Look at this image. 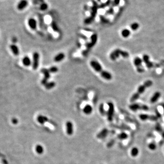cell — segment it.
Segmentation results:
<instances>
[{
	"label": "cell",
	"instance_id": "obj_46",
	"mask_svg": "<svg viewBox=\"0 0 164 164\" xmlns=\"http://www.w3.org/2000/svg\"><path fill=\"white\" fill-rule=\"evenodd\" d=\"M162 107H163V110H164V104H162Z\"/></svg>",
	"mask_w": 164,
	"mask_h": 164
},
{
	"label": "cell",
	"instance_id": "obj_9",
	"mask_svg": "<svg viewBox=\"0 0 164 164\" xmlns=\"http://www.w3.org/2000/svg\"><path fill=\"white\" fill-rule=\"evenodd\" d=\"M143 61L145 63L146 66L148 69H151L155 67H157V65H155V63H152L150 60V57L147 54H144L142 58Z\"/></svg>",
	"mask_w": 164,
	"mask_h": 164
},
{
	"label": "cell",
	"instance_id": "obj_3",
	"mask_svg": "<svg viewBox=\"0 0 164 164\" xmlns=\"http://www.w3.org/2000/svg\"><path fill=\"white\" fill-rule=\"evenodd\" d=\"M108 108L107 112L108 120L109 122H112L114 119V104L112 102L108 103Z\"/></svg>",
	"mask_w": 164,
	"mask_h": 164
},
{
	"label": "cell",
	"instance_id": "obj_35",
	"mask_svg": "<svg viewBox=\"0 0 164 164\" xmlns=\"http://www.w3.org/2000/svg\"><path fill=\"white\" fill-rule=\"evenodd\" d=\"M48 7V5L45 3V2H43V3H42L41 4H40V9L41 10V11H46V10L47 9Z\"/></svg>",
	"mask_w": 164,
	"mask_h": 164
},
{
	"label": "cell",
	"instance_id": "obj_40",
	"mask_svg": "<svg viewBox=\"0 0 164 164\" xmlns=\"http://www.w3.org/2000/svg\"><path fill=\"white\" fill-rule=\"evenodd\" d=\"M115 140L114 139H111L110 141H109V142H108V143L107 144L108 148H111L112 147L113 145H114V143H115Z\"/></svg>",
	"mask_w": 164,
	"mask_h": 164
},
{
	"label": "cell",
	"instance_id": "obj_13",
	"mask_svg": "<svg viewBox=\"0 0 164 164\" xmlns=\"http://www.w3.org/2000/svg\"><path fill=\"white\" fill-rule=\"evenodd\" d=\"M98 40V36L96 34H94L91 36V41L86 44V47L88 49L93 47L96 43Z\"/></svg>",
	"mask_w": 164,
	"mask_h": 164
},
{
	"label": "cell",
	"instance_id": "obj_47",
	"mask_svg": "<svg viewBox=\"0 0 164 164\" xmlns=\"http://www.w3.org/2000/svg\"><path fill=\"white\" fill-rule=\"evenodd\" d=\"M98 1H101V0H97Z\"/></svg>",
	"mask_w": 164,
	"mask_h": 164
},
{
	"label": "cell",
	"instance_id": "obj_5",
	"mask_svg": "<svg viewBox=\"0 0 164 164\" xmlns=\"http://www.w3.org/2000/svg\"><path fill=\"white\" fill-rule=\"evenodd\" d=\"M92 2L93 6L90 8V16H89V17L94 20L97 16L98 10L99 9V5L95 0H93Z\"/></svg>",
	"mask_w": 164,
	"mask_h": 164
},
{
	"label": "cell",
	"instance_id": "obj_17",
	"mask_svg": "<svg viewBox=\"0 0 164 164\" xmlns=\"http://www.w3.org/2000/svg\"><path fill=\"white\" fill-rule=\"evenodd\" d=\"M28 24L30 28L33 30H36L37 27V22L33 18L29 19L28 20Z\"/></svg>",
	"mask_w": 164,
	"mask_h": 164
},
{
	"label": "cell",
	"instance_id": "obj_8",
	"mask_svg": "<svg viewBox=\"0 0 164 164\" xmlns=\"http://www.w3.org/2000/svg\"><path fill=\"white\" fill-rule=\"evenodd\" d=\"M90 65L91 67L94 69L95 71L97 72L101 73L103 70V68L100 63L96 60H93L90 62Z\"/></svg>",
	"mask_w": 164,
	"mask_h": 164
},
{
	"label": "cell",
	"instance_id": "obj_25",
	"mask_svg": "<svg viewBox=\"0 0 164 164\" xmlns=\"http://www.w3.org/2000/svg\"><path fill=\"white\" fill-rule=\"evenodd\" d=\"M131 34L130 31L128 29H124L121 32V35L124 38H128Z\"/></svg>",
	"mask_w": 164,
	"mask_h": 164
},
{
	"label": "cell",
	"instance_id": "obj_15",
	"mask_svg": "<svg viewBox=\"0 0 164 164\" xmlns=\"http://www.w3.org/2000/svg\"><path fill=\"white\" fill-rule=\"evenodd\" d=\"M37 120L38 123L41 125H44L46 123L49 122L51 123V121L47 117L43 115H39L37 117Z\"/></svg>",
	"mask_w": 164,
	"mask_h": 164
},
{
	"label": "cell",
	"instance_id": "obj_2",
	"mask_svg": "<svg viewBox=\"0 0 164 164\" xmlns=\"http://www.w3.org/2000/svg\"><path fill=\"white\" fill-rule=\"evenodd\" d=\"M143 62L142 59L139 57H136L134 59V64L136 67L137 71L139 73H143L145 72V69L142 65Z\"/></svg>",
	"mask_w": 164,
	"mask_h": 164
},
{
	"label": "cell",
	"instance_id": "obj_4",
	"mask_svg": "<svg viewBox=\"0 0 164 164\" xmlns=\"http://www.w3.org/2000/svg\"><path fill=\"white\" fill-rule=\"evenodd\" d=\"M129 108L133 111H137L139 110L147 111L149 109V107L147 105L144 104H140L137 103H133L129 105Z\"/></svg>",
	"mask_w": 164,
	"mask_h": 164
},
{
	"label": "cell",
	"instance_id": "obj_38",
	"mask_svg": "<svg viewBox=\"0 0 164 164\" xmlns=\"http://www.w3.org/2000/svg\"><path fill=\"white\" fill-rule=\"evenodd\" d=\"M94 20L93 19L89 17L86 18V19H85L84 21V22L85 24H91V23H92L93 22Z\"/></svg>",
	"mask_w": 164,
	"mask_h": 164
},
{
	"label": "cell",
	"instance_id": "obj_24",
	"mask_svg": "<svg viewBox=\"0 0 164 164\" xmlns=\"http://www.w3.org/2000/svg\"><path fill=\"white\" fill-rule=\"evenodd\" d=\"M35 149L36 152L39 155H42L44 152V148L41 145L38 144L36 145Z\"/></svg>",
	"mask_w": 164,
	"mask_h": 164
},
{
	"label": "cell",
	"instance_id": "obj_33",
	"mask_svg": "<svg viewBox=\"0 0 164 164\" xmlns=\"http://www.w3.org/2000/svg\"><path fill=\"white\" fill-rule=\"evenodd\" d=\"M139 27V25L137 22H134L130 25V28L133 31H136Z\"/></svg>",
	"mask_w": 164,
	"mask_h": 164
},
{
	"label": "cell",
	"instance_id": "obj_18",
	"mask_svg": "<svg viewBox=\"0 0 164 164\" xmlns=\"http://www.w3.org/2000/svg\"><path fill=\"white\" fill-rule=\"evenodd\" d=\"M100 74L101 77L106 80H110L112 78V74L110 73L107 71L103 70L100 73Z\"/></svg>",
	"mask_w": 164,
	"mask_h": 164
},
{
	"label": "cell",
	"instance_id": "obj_10",
	"mask_svg": "<svg viewBox=\"0 0 164 164\" xmlns=\"http://www.w3.org/2000/svg\"><path fill=\"white\" fill-rule=\"evenodd\" d=\"M122 50L120 49H116L112 51L109 55V57L112 61L116 60L120 56H121Z\"/></svg>",
	"mask_w": 164,
	"mask_h": 164
},
{
	"label": "cell",
	"instance_id": "obj_30",
	"mask_svg": "<svg viewBox=\"0 0 164 164\" xmlns=\"http://www.w3.org/2000/svg\"><path fill=\"white\" fill-rule=\"evenodd\" d=\"M51 26L52 29V30L56 32H59V28L58 26L57 25L56 22L54 21H52L51 23Z\"/></svg>",
	"mask_w": 164,
	"mask_h": 164
},
{
	"label": "cell",
	"instance_id": "obj_45",
	"mask_svg": "<svg viewBox=\"0 0 164 164\" xmlns=\"http://www.w3.org/2000/svg\"><path fill=\"white\" fill-rule=\"evenodd\" d=\"M88 50H87L83 51V52H82V54H83V55H85L87 54H88Z\"/></svg>",
	"mask_w": 164,
	"mask_h": 164
},
{
	"label": "cell",
	"instance_id": "obj_1",
	"mask_svg": "<svg viewBox=\"0 0 164 164\" xmlns=\"http://www.w3.org/2000/svg\"><path fill=\"white\" fill-rule=\"evenodd\" d=\"M153 84V82L151 80H148L145 81L143 84L141 85L138 88L137 92L131 96L130 100L131 102H134V101H136L140 96V95L143 94L145 89L149 87H151Z\"/></svg>",
	"mask_w": 164,
	"mask_h": 164
},
{
	"label": "cell",
	"instance_id": "obj_29",
	"mask_svg": "<svg viewBox=\"0 0 164 164\" xmlns=\"http://www.w3.org/2000/svg\"><path fill=\"white\" fill-rule=\"evenodd\" d=\"M128 135L125 132L121 133L117 136L118 139L120 140H125L128 138Z\"/></svg>",
	"mask_w": 164,
	"mask_h": 164
},
{
	"label": "cell",
	"instance_id": "obj_12",
	"mask_svg": "<svg viewBox=\"0 0 164 164\" xmlns=\"http://www.w3.org/2000/svg\"><path fill=\"white\" fill-rule=\"evenodd\" d=\"M66 133L69 135H72L74 132V127L73 123L68 121L66 123Z\"/></svg>",
	"mask_w": 164,
	"mask_h": 164
},
{
	"label": "cell",
	"instance_id": "obj_19",
	"mask_svg": "<svg viewBox=\"0 0 164 164\" xmlns=\"http://www.w3.org/2000/svg\"><path fill=\"white\" fill-rule=\"evenodd\" d=\"M10 48L13 53L15 56H18L19 55L20 53V50H19V47L17 46L16 44H13L10 45Z\"/></svg>",
	"mask_w": 164,
	"mask_h": 164
},
{
	"label": "cell",
	"instance_id": "obj_37",
	"mask_svg": "<svg viewBox=\"0 0 164 164\" xmlns=\"http://www.w3.org/2000/svg\"><path fill=\"white\" fill-rule=\"evenodd\" d=\"M48 70L50 73H55L58 71V69L56 66H52Z\"/></svg>",
	"mask_w": 164,
	"mask_h": 164
},
{
	"label": "cell",
	"instance_id": "obj_6",
	"mask_svg": "<svg viewBox=\"0 0 164 164\" xmlns=\"http://www.w3.org/2000/svg\"><path fill=\"white\" fill-rule=\"evenodd\" d=\"M40 55L38 52H34L32 55V66L34 70H37L38 69L39 63Z\"/></svg>",
	"mask_w": 164,
	"mask_h": 164
},
{
	"label": "cell",
	"instance_id": "obj_39",
	"mask_svg": "<svg viewBox=\"0 0 164 164\" xmlns=\"http://www.w3.org/2000/svg\"><path fill=\"white\" fill-rule=\"evenodd\" d=\"M155 129L158 132H163L162 127H161V126H160V125L159 124H157L155 126Z\"/></svg>",
	"mask_w": 164,
	"mask_h": 164
},
{
	"label": "cell",
	"instance_id": "obj_20",
	"mask_svg": "<svg viewBox=\"0 0 164 164\" xmlns=\"http://www.w3.org/2000/svg\"><path fill=\"white\" fill-rule=\"evenodd\" d=\"M93 110V107L90 104L86 105L83 108V109H82L83 113L86 115L90 114L92 113Z\"/></svg>",
	"mask_w": 164,
	"mask_h": 164
},
{
	"label": "cell",
	"instance_id": "obj_31",
	"mask_svg": "<svg viewBox=\"0 0 164 164\" xmlns=\"http://www.w3.org/2000/svg\"><path fill=\"white\" fill-rule=\"evenodd\" d=\"M99 111L100 113L103 116H105L106 115V114H107L106 111H105V108H104V104H100V105L99 106Z\"/></svg>",
	"mask_w": 164,
	"mask_h": 164
},
{
	"label": "cell",
	"instance_id": "obj_43",
	"mask_svg": "<svg viewBox=\"0 0 164 164\" xmlns=\"http://www.w3.org/2000/svg\"><path fill=\"white\" fill-rule=\"evenodd\" d=\"M17 38L16 37H13V38H12V42L14 43H16L17 42Z\"/></svg>",
	"mask_w": 164,
	"mask_h": 164
},
{
	"label": "cell",
	"instance_id": "obj_28",
	"mask_svg": "<svg viewBox=\"0 0 164 164\" xmlns=\"http://www.w3.org/2000/svg\"><path fill=\"white\" fill-rule=\"evenodd\" d=\"M139 154V150L138 148L134 147H133L131 150L130 151V154L131 156L133 157H136Z\"/></svg>",
	"mask_w": 164,
	"mask_h": 164
},
{
	"label": "cell",
	"instance_id": "obj_11",
	"mask_svg": "<svg viewBox=\"0 0 164 164\" xmlns=\"http://www.w3.org/2000/svg\"><path fill=\"white\" fill-rule=\"evenodd\" d=\"M139 117L141 120L143 121L151 120L153 121H155L158 120V118L156 116L151 115L147 114H141L139 115Z\"/></svg>",
	"mask_w": 164,
	"mask_h": 164
},
{
	"label": "cell",
	"instance_id": "obj_7",
	"mask_svg": "<svg viewBox=\"0 0 164 164\" xmlns=\"http://www.w3.org/2000/svg\"><path fill=\"white\" fill-rule=\"evenodd\" d=\"M41 72L44 75V77L41 81V83L44 86L48 82V80L50 78V73L49 70L47 69H42Z\"/></svg>",
	"mask_w": 164,
	"mask_h": 164
},
{
	"label": "cell",
	"instance_id": "obj_23",
	"mask_svg": "<svg viewBox=\"0 0 164 164\" xmlns=\"http://www.w3.org/2000/svg\"><path fill=\"white\" fill-rule=\"evenodd\" d=\"M65 57V55L64 53H63V52H60L57 54V55L55 56L54 57V61L57 63L60 62L63 60Z\"/></svg>",
	"mask_w": 164,
	"mask_h": 164
},
{
	"label": "cell",
	"instance_id": "obj_34",
	"mask_svg": "<svg viewBox=\"0 0 164 164\" xmlns=\"http://www.w3.org/2000/svg\"><path fill=\"white\" fill-rule=\"evenodd\" d=\"M114 13V7L111 6L109 8V9L107 10L105 13V14L106 15H113Z\"/></svg>",
	"mask_w": 164,
	"mask_h": 164
},
{
	"label": "cell",
	"instance_id": "obj_41",
	"mask_svg": "<svg viewBox=\"0 0 164 164\" xmlns=\"http://www.w3.org/2000/svg\"><path fill=\"white\" fill-rule=\"evenodd\" d=\"M120 0H114L113 2H112V4L113 7L114 6H118L120 4Z\"/></svg>",
	"mask_w": 164,
	"mask_h": 164
},
{
	"label": "cell",
	"instance_id": "obj_14",
	"mask_svg": "<svg viewBox=\"0 0 164 164\" xmlns=\"http://www.w3.org/2000/svg\"><path fill=\"white\" fill-rule=\"evenodd\" d=\"M109 133V130L107 128H104L97 134V138L99 139H104L108 136Z\"/></svg>",
	"mask_w": 164,
	"mask_h": 164
},
{
	"label": "cell",
	"instance_id": "obj_44",
	"mask_svg": "<svg viewBox=\"0 0 164 164\" xmlns=\"http://www.w3.org/2000/svg\"><path fill=\"white\" fill-rule=\"evenodd\" d=\"M12 122L14 124H17L18 123V120L16 118H13L12 120Z\"/></svg>",
	"mask_w": 164,
	"mask_h": 164
},
{
	"label": "cell",
	"instance_id": "obj_32",
	"mask_svg": "<svg viewBox=\"0 0 164 164\" xmlns=\"http://www.w3.org/2000/svg\"><path fill=\"white\" fill-rule=\"evenodd\" d=\"M148 147L149 148V149L151 150V151H155L156 149L157 148V145H156V144L154 142H152L151 143H149V145H148Z\"/></svg>",
	"mask_w": 164,
	"mask_h": 164
},
{
	"label": "cell",
	"instance_id": "obj_26",
	"mask_svg": "<svg viewBox=\"0 0 164 164\" xmlns=\"http://www.w3.org/2000/svg\"><path fill=\"white\" fill-rule=\"evenodd\" d=\"M111 4H112V0H107L106 2L99 5V9H104L105 7L110 6Z\"/></svg>",
	"mask_w": 164,
	"mask_h": 164
},
{
	"label": "cell",
	"instance_id": "obj_27",
	"mask_svg": "<svg viewBox=\"0 0 164 164\" xmlns=\"http://www.w3.org/2000/svg\"><path fill=\"white\" fill-rule=\"evenodd\" d=\"M56 86V83L54 82H47L45 85V87L47 89H51L55 87Z\"/></svg>",
	"mask_w": 164,
	"mask_h": 164
},
{
	"label": "cell",
	"instance_id": "obj_16",
	"mask_svg": "<svg viewBox=\"0 0 164 164\" xmlns=\"http://www.w3.org/2000/svg\"><path fill=\"white\" fill-rule=\"evenodd\" d=\"M28 5V2L27 0H21L17 5V8L20 11L25 9Z\"/></svg>",
	"mask_w": 164,
	"mask_h": 164
},
{
	"label": "cell",
	"instance_id": "obj_21",
	"mask_svg": "<svg viewBox=\"0 0 164 164\" xmlns=\"http://www.w3.org/2000/svg\"><path fill=\"white\" fill-rule=\"evenodd\" d=\"M160 96H161V93L158 91L156 92L152 96L150 99L151 102L152 104L155 103L156 102L158 101Z\"/></svg>",
	"mask_w": 164,
	"mask_h": 164
},
{
	"label": "cell",
	"instance_id": "obj_22",
	"mask_svg": "<svg viewBox=\"0 0 164 164\" xmlns=\"http://www.w3.org/2000/svg\"><path fill=\"white\" fill-rule=\"evenodd\" d=\"M23 64L26 67H29L32 64V61L30 58L28 56H25L22 60Z\"/></svg>",
	"mask_w": 164,
	"mask_h": 164
},
{
	"label": "cell",
	"instance_id": "obj_42",
	"mask_svg": "<svg viewBox=\"0 0 164 164\" xmlns=\"http://www.w3.org/2000/svg\"><path fill=\"white\" fill-rule=\"evenodd\" d=\"M35 3L37 4H41L43 2H44V0H35Z\"/></svg>",
	"mask_w": 164,
	"mask_h": 164
},
{
	"label": "cell",
	"instance_id": "obj_36",
	"mask_svg": "<svg viewBox=\"0 0 164 164\" xmlns=\"http://www.w3.org/2000/svg\"><path fill=\"white\" fill-rule=\"evenodd\" d=\"M99 17H100V20L102 22H103L104 23H106V24L109 22V20L107 19V18H106L104 16L100 15L99 16Z\"/></svg>",
	"mask_w": 164,
	"mask_h": 164
}]
</instances>
